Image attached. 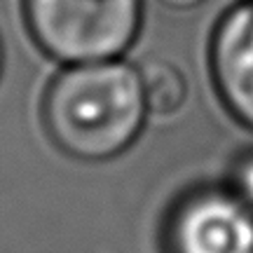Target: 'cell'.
Returning <instances> with one entry per match:
<instances>
[{
    "label": "cell",
    "mask_w": 253,
    "mask_h": 253,
    "mask_svg": "<svg viewBox=\"0 0 253 253\" xmlns=\"http://www.w3.org/2000/svg\"><path fill=\"white\" fill-rule=\"evenodd\" d=\"M235 192L253 209V155L237 164L235 169Z\"/></svg>",
    "instance_id": "cell-6"
},
{
    "label": "cell",
    "mask_w": 253,
    "mask_h": 253,
    "mask_svg": "<svg viewBox=\"0 0 253 253\" xmlns=\"http://www.w3.org/2000/svg\"><path fill=\"white\" fill-rule=\"evenodd\" d=\"M42 115L54 143L71 157H118L138 138L148 115L141 73L115 59L68 66L47 91Z\"/></svg>",
    "instance_id": "cell-1"
},
{
    "label": "cell",
    "mask_w": 253,
    "mask_h": 253,
    "mask_svg": "<svg viewBox=\"0 0 253 253\" xmlns=\"http://www.w3.org/2000/svg\"><path fill=\"white\" fill-rule=\"evenodd\" d=\"M211 73L227 110L253 129V0L235 5L216 26Z\"/></svg>",
    "instance_id": "cell-4"
},
{
    "label": "cell",
    "mask_w": 253,
    "mask_h": 253,
    "mask_svg": "<svg viewBox=\"0 0 253 253\" xmlns=\"http://www.w3.org/2000/svg\"><path fill=\"white\" fill-rule=\"evenodd\" d=\"M160 2L169 9H192L197 5H202L204 0H160Z\"/></svg>",
    "instance_id": "cell-7"
},
{
    "label": "cell",
    "mask_w": 253,
    "mask_h": 253,
    "mask_svg": "<svg viewBox=\"0 0 253 253\" xmlns=\"http://www.w3.org/2000/svg\"><path fill=\"white\" fill-rule=\"evenodd\" d=\"M138 73H141V82H143L148 110H155L160 115H169L185 103L188 82L173 63L153 59V61L143 63V68Z\"/></svg>",
    "instance_id": "cell-5"
},
{
    "label": "cell",
    "mask_w": 253,
    "mask_h": 253,
    "mask_svg": "<svg viewBox=\"0 0 253 253\" xmlns=\"http://www.w3.org/2000/svg\"><path fill=\"white\" fill-rule=\"evenodd\" d=\"M31 36L66 66L118 59L141 28V0H24Z\"/></svg>",
    "instance_id": "cell-2"
},
{
    "label": "cell",
    "mask_w": 253,
    "mask_h": 253,
    "mask_svg": "<svg viewBox=\"0 0 253 253\" xmlns=\"http://www.w3.org/2000/svg\"><path fill=\"white\" fill-rule=\"evenodd\" d=\"M0 71H2V42H0Z\"/></svg>",
    "instance_id": "cell-8"
},
{
    "label": "cell",
    "mask_w": 253,
    "mask_h": 253,
    "mask_svg": "<svg viewBox=\"0 0 253 253\" xmlns=\"http://www.w3.org/2000/svg\"><path fill=\"white\" fill-rule=\"evenodd\" d=\"M169 249L171 253H253V209L235 190H202L176 209Z\"/></svg>",
    "instance_id": "cell-3"
}]
</instances>
